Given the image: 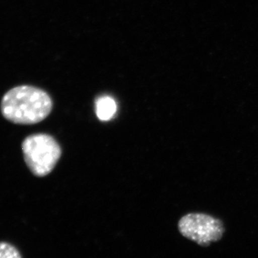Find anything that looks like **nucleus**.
Here are the masks:
<instances>
[{"label": "nucleus", "instance_id": "nucleus-2", "mask_svg": "<svg viewBox=\"0 0 258 258\" xmlns=\"http://www.w3.org/2000/svg\"><path fill=\"white\" fill-rule=\"evenodd\" d=\"M22 150L29 169L37 177H43L52 172L62 155V149L57 141L46 134L26 137L22 144Z\"/></svg>", "mask_w": 258, "mask_h": 258}, {"label": "nucleus", "instance_id": "nucleus-5", "mask_svg": "<svg viewBox=\"0 0 258 258\" xmlns=\"http://www.w3.org/2000/svg\"><path fill=\"white\" fill-rule=\"evenodd\" d=\"M20 251L13 244L0 242V258H21Z\"/></svg>", "mask_w": 258, "mask_h": 258}, {"label": "nucleus", "instance_id": "nucleus-4", "mask_svg": "<svg viewBox=\"0 0 258 258\" xmlns=\"http://www.w3.org/2000/svg\"><path fill=\"white\" fill-rule=\"evenodd\" d=\"M117 105L115 100L110 96H102L96 101L97 117L102 121L111 120L116 113Z\"/></svg>", "mask_w": 258, "mask_h": 258}, {"label": "nucleus", "instance_id": "nucleus-1", "mask_svg": "<svg viewBox=\"0 0 258 258\" xmlns=\"http://www.w3.org/2000/svg\"><path fill=\"white\" fill-rule=\"evenodd\" d=\"M52 109L50 95L31 86L12 88L5 93L1 101L3 116L15 124H36L45 119Z\"/></svg>", "mask_w": 258, "mask_h": 258}, {"label": "nucleus", "instance_id": "nucleus-3", "mask_svg": "<svg viewBox=\"0 0 258 258\" xmlns=\"http://www.w3.org/2000/svg\"><path fill=\"white\" fill-rule=\"evenodd\" d=\"M179 230L186 238L206 247L220 240L224 233L220 220L204 214H188L179 220Z\"/></svg>", "mask_w": 258, "mask_h": 258}]
</instances>
